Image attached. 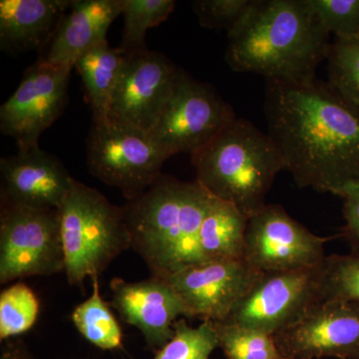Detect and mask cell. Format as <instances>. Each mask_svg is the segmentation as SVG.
<instances>
[{
	"label": "cell",
	"mask_w": 359,
	"mask_h": 359,
	"mask_svg": "<svg viewBox=\"0 0 359 359\" xmlns=\"http://www.w3.org/2000/svg\"><path fill=\"white\" fill-rule=\"evenodd\" d=\"M327 59L328 84L359 108V36L335 39Z\"/></svg>",
	"instance_id": "d4e9b609"
},
{
	"label": "cell",
	"mask_w": 359,
	"mask_h": 359,
	"mask_svg": "<svg viewBox=\"0 0 359 359\" xmlns=\"http://www.w3.org/2000/svg\"><path fill=\"white\" fill-rule=\"evenodd\" d=\"M268 134L299 188L341 196L359 183V108L328 83L266 79Z\"/></svg>",
	"instance_id": "6da1fadb"
},
{
	"label": "cell",
	"mask_w": 359,
	"mask_h": 359,
	"mask_svg": "<svg viewBox=\"0 0 359 359\" xmlns=\"http://www.w3.org/2000/svg\"><path fill=\"white\" fill-rule=\"evenodd\" d=\"M340 197L344 199L342 236L351 245L353 252H359V183L346 187Z\"/></svg>",
	"instance_id": "f546056e"
},
{
	"label": "cell",
	"mask_w": 359,
	"mask_h": 359,
	"mask_svg": "<svg viewBox=\"0 0 359 359\" xmlns=\"http://www.w3.org/2000/svg\"><path fill=\"white\" fill-rule=\"evenodd\" d=\"M214 325L218 334L219 347L228 359H285L273 335L226 321Z\"/></svg>",
	"instance_id": "603a6c76"
},
{
	"label": "cell",
	"mask_w": 359,
	"mask_h": 359,
	"mask_svg": "<svg viewBox=\"0 0 359 359\" xmlns=\"http://www.w3.org/2000/svg\"><path fill=\"white\" fill-rule=\"evenodd\" d=\"M92 280L93 294L75 308L73 323L78 332L99 348H119L122 344L121 327L101 297L98 278Z\"/></svg>",
	"instance_id": "44dd1931"
},
{
	"label": "cell",
	"mask_w": 359,
	"mask_h": 359,
	"mask_svg": "<svg viewBox=\"0 0 359 359\" xmlns=\"http://www.w3.org/2000/svg\"><path fill=\"white\" fill-rule=\"evenodd\" d=\"M330 35L308 0H255L228 33L226 61L266 79H308L327 57Z\"/></svg>",
	"instance_id": "7a4b0ae2"
},
{
	"label": "cell",
	"mask_w": 359,
	"mask_h": 359,
	"mask_svg": "<svg viewBox=\"0 0 359 359\" xmlns=\"http://www.w3.org/2000/svg\"><path fill=\"white\" fill-rule=\"evenodd\" d=\"M255 0H197L194 13L203 27L231 32L249 13Z\"/></svg>",
	"instance_id": "f1b7e54d"
},
{
	"label": "cell",
	"mask_w": 359,
	"mask_h": 359,
	"mask_svg": "<svg viewBox=\"0 0 359 359\" xmlns=\"http://www.w3.org/2000/svg\"><path fill=\"white\" fill-rule=\"evenodd\" d=\"M0 359H29L25 349L20 346H8L4 349Z\"/></svg>",
	"instance_id": "4dcf8cb0"
},
{
	"label": "cell",
	"mask_w": 359,
	"mask_h": 359,
	"mask_svg": "<svg viewBox=\"0 0 359 359\" xmlns=\"http://www.w3.org/2000/svg\"><path fill=\"white\" fill-rule=\"evenodd\" d=\"M191 161L201 185L249 219L266 205L276 177L285 170L283 156L269 134L243 118L191 155Z\"/></svg>",
	"instance_id": "277c9868"
},
{
	"label": "cell",
	"mask_w": 359,
	"mask_h": 359,
	"mask_svg": "<svg viewBox=\"0 0 359 359\" xmlns=\"http://www.w3.org/2000/svg\"><path fill=\"white\" fill-rule=\"evenodd\" d=\"M71 70L37 60L2 104L0 131L15 140L20 152L39 147L40 135L62 114L68 102Z\"/></svg>",
	"instance_id": "30bf717a"
},
{
	"label": "cell",
	"mask_w": 359,
	"mask_h": 359,
	"mask_svg": "<svg viewBox=\"0 0 359 359\" xmlns=\"http://www.w3.org/2000/svg\"><path fill=\"white\" fill-rule=\"evenodd\" d=\"M214 196L197 180L161 174L148 189L122 207L131 249L153 278L167 280L177 271L205 263L200 231Z\"/></svg>",
	"instance_id": "3957f363"
},
{
	"label": "cell",
	"mask_w": 359,
	"mask_h": 359,
	"mask_svg": "<svg viewBox=\"0 0 359 359\" xmlns=\"http://www.w3.org/2000/svg\"><path fill=\"white\" fill-rule=\"evenodd\" d=\"M73 0H1L0 47L9 54L43 50Z\"/></svg>",
	"instance_id": "ac0fdd59"
},
{
	"label": "cell",
	"mask_w": 359,
	"mask_h": 359,
	"mask_svg": "<svg viewBox=\"0 0 359 359\" xmlns=\"http://www.w3.org/2000/svg\"><path fill=\"white\" fill-rule=\"evenodd\" d=\"M249 218L238 208L215 197L200 231V249L205 262L245 259Z\"/></svg>",
	"instance_id": "d6986e66"
},
{
	"label": "cell",
	"mask_w": 359,
	"mask_h": 359,
	"mask_svg": "<svg viewBox=\"0 0 359 359\" xmlns=\"http://www.w3.org/2000/svg\"><path fill=\"white\" fill-rule=\"evenodd\" d=\"M285 359H287V358H285Z\"/></svg>",
	"instance_id": "1f68e13d"
},
{
	"label": "cell",
	"mask_w": 359,
	"mask_h": 359,
	"mask_svg": "<svg viewBox=\"0 0 359 359\" xmlns=\"http://www.w3.org/2000/svg\"><path fill=\"white\" fill-rule=\"evenodd\" d=\"M39 313V299L25 283H18L0 294V339L28 332Z\"/></svg>",
	"instance_id": "4316f807"
},
{
	"label": "cell",
	"mask_w": 359,
	"mask_h": 359,
	"mask_svg": "<svg viewBox=\"0 0 359 359\" xmlns=\"http://www.w3.org/2000/svg\"><path fill=\"white\" fill-rule=\"evenodd\" d=\"M1 202L58 209L74 178L56 156L40 147L0 160Z\"/></svg>",
	"instance_id": "9a60e30c"
},
{
	"label": "cell",
	"mask_w": 359,
	"mask_h": 359,
	"mask_svg": "<svg viewBox=\"0 0 359 359\" xmlns=\"http://www.w3.org/2000/svg\"><path fill=\"white\" fill-rule=\"evenodd\" d=\"M321 25L335 39L359 36V0H308Z\"/></svg>",
	"instance_id": "83f0119b"
},
{
	"label": "cell",
	"mask_w": 359,
	"mask_h": 359,
	"mask_svg": "<svg viewBox=\"0 0 359 359\" xmlns=\"http://www.w3.org/2000/svg\"><path fill=\"white\" fill-rule=\"evenodd\" d=\"M123 2L124 0H73L39 61L74 68L84 53L107 41L111 25L122 14Z\"/></svg>",
	"instance_id": "e0dca14e"
},
{
	"label": "cell",
	"mask_w": 359,
	"mask_h": 359,
	"mask_svg": "<svg viewBox=\"0 0 359 359\" xmlns=\"http://www.w3.org/2000/svg\"><path fill=\"white\" fill-rule=\"evenodd\" d=\"M179 70L159 52L125 54L107 120L150 133L173 93Z\"/></svg>",
	"instance_id": "7c38bea8"
},
{
	"label": "cell",
	"mask_w": 359,
	"mask_h": 359,
	"mask_svg": "<svg viewBox=\"0 0 359 359\" xmlns=\"http://www.w3.org/2000/svg\"><path fill=\"white\" fill-rule=\"evenodd\" d=\"M262 273L245 259L205 262L177 271L166 280L183 302L187 318L221 323Z\"/></svg>",
	"instance_id": "5bb4252c"
},
{
	"label": "cell",
	"mask_w": 359,
	"mask_h": 359,
	"mask_svg": "<svg viewBox=\"0 0 359 359\" xmlns=\"http://www.w3.org/2000/svg\"><path fill=\"white\" fill-rule=\"evenodd\" d=\"M59 212L65 273L71 285L98 278L121 252L131 249L122 207L95 189L74 179Z\"/></svg>",
	"instance_id": "5b68a950"
},
{
	"label": "cell",
	"mask_w": 359,
	"mask_h": 359,
	"mask_svg": "<svg viewBox=\"0 0 359 359\" xmlns=\"http://www.w3.org/2000/svg\"><path fill=\"white\" fill-rule=\"evenodd\" d=\"M65 271L58 209L1 202L0 283Z\"/></svg>",
	"instance_id": "8992f818"
},
{
	"label": "cell",
	"mask_w": 359,
	"mask_h": 359,
	"mask_svg": "<svg viewBox=\"0 0 359 359\" xmlns=\"http://www.w3.org/2000/svg\"><path fill=\"white\" fill-rule=\"evenodd\" d=\"M323 263L262 273L224 321L273 337L278 334L320 301Z\"/></svg>",
	"instance_id": "9c48e42d"
},
{
	"label": "cell",
	"mask_w": 359,
	"mask_h": 359,
	"mask_svg": "<svg viewBox=\"0 0 359 359\" xmlns=\"http://www.w3.org/2000/svg\"><path fill=\"white\" fill-rule=\"evenodd\" d=\"M320 299L359 304V252L325 257L321 268Z\"/></svg>",
	"instance_id": "cb8c5ba5"
},
{
	"label": "cell",
	"mask_w": 359,
	"mask_h": 359,
	"mask_svg": "<svg viewBox=\"0 0 359 359\" xmlns=\"http://www.w3.org/2000/svg\"><path fill=\"white\" fill-rule=\"evenodd\" d=\"M330 240L311 233L282 205L266 204L248 222L244 259L263 273L311 268L327 257Z\"/></svg>",
	"instance_id": "8fae6325"
},
{
	"label": "cell",
	"mask_w": 359,
	"mask_h": 359,
	"mask_svg": "<svg viewBox=\"0 0 359 359\" xmlns=\"http://www.w3.org/2000/svg\"><path fill=\"white\" fill-rule=\"evenodd\" d=\"M175 6L174 0H124V29L119 48L127 55L148 50L146 32L164 22Z\"/></svg>",
	"instance_id": "7402d4cb"
},
{
	"label": "cell",
	"mask_w": 359,
	"mask_h": 359,
	"mask_svg": "<svg viewBox=\"0 0 359 359\" xmlns=\"http://www.w3.org/2000/svg\"><path fill=\"white\" fill-rule=\"evenodd\" d=\"M86 152L90 174L121 191L126 201L152 185L169 159L147 132L110 120L92 123Z\"/></svg>",
	"instance_id": "52a82bcc"
},
{
	"label": "cell",
	"mask_w": 359,
	"mask_h": 359,
	"mask_svg": "<svg viewBox=\"0 0 359 359\" xmlns=\"http://www.w3.org/2000/svg\"><path fill=\"white\" fill-rule=\"evenodd\" d=\"M124 60L125 53L119 47L113 48L104 41L84 53L75 65L83 82L93 122L108 119L111 98Z\"/></svg>",
	"instance_id": "ffe728a7"
},
{
	"label": "cell",
	"mask_w": 359,
	"mask_h": 359,
	"mask_svg": "<svg viewBox=\"0 0 359 359\" xmlns=\"http://www.w3.org/2000/svg\"><path fill=\"white\" fill-rule=\"evenodd\" d=\"M237 118L212 86L180 68L173 93L149 134L169 158L179 153L193 155Z\"/></svg>",
	"instance_id": "ba28073f"
},
{
	"label": "cell",
	"mask_w": 359,
	"mask_h": 359,
	"mask_svg": "<svg viewBox=\"0 0 359 359\" xmlns=\"http://www.w3.org/2000/svg\"><path fill=\"white\" fill-rule=\"evenodd\" d=\"M174 337L156 354L154 359H209L219 347L218 334L212 321H203L197 327L178 320Z\"/></svg>",
	"instance_id": "484cf974"
},
{
	"label": "cell",
	"mask_w": 359,
	"mask_h": 359,
	"mask_svg": "<svg viewBox=\"0 0 359 359\" xmlns=\"http://www.w3.org/2000/svg\"><path fill=\"white\" fill-rule=\"evenodd\" d=\"M112 304L125 323L138 328L149 346L163 347L174 337V325L187 311L166 280L151 278L129 283L113 278Z\"/></svg>",
	"instance_id": "2e32d148"
},
{
	"label": "cell",
	"mask_w": 359,
	"mask_h": 359,
	"mask_svg": "<svg viewBox=\"0 0 359 359\" xmlns=\"http://www.w3.org/2000/svg\"><path fill=\"white\" fill-rule=\"evenodd\" d=\"M273 339L283 358L359 359V304L320 299Z\"/></svg>",
	"instance_id": "4fadbf2b"
}]
</instances>
